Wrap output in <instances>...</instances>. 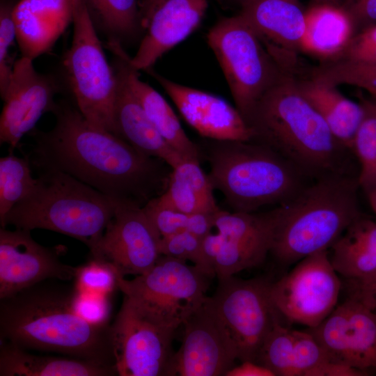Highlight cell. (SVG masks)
Masks as SVG:
<instances>
[{
    "instance_id": "obj_50",
    "label": "cell",
    "mask_w": 376,
    "mask_h": 376,
    "mask_svg": "<svg viewBox=\"0 0 376 376\" xmlns=\"http://www.w3.org/2000/svg\"><path fill=\"white\" fill-rule=\"evenodd\" d=\"M239 2L240 3V4L242 3V2L244 1V0H238Z\"/></svg>"
},
{
    "instance_id": "obj_10",
    "label": "cell",
    "mask_w": 376,
    "mask_h": 376,
    "mask_svg": "<svg viewBox=\"0 0 376 376\" xmlns=\"http://www.w3.org/2000/svg\"><path fill=\"white\" fill-rule=\"evenodd\" d=\"M110 331L118 375H175L176 330L150 318L125 295Z\"/></svg>"
},
{
    "instance_id": "obj_28",
    "label": "cell",
    "mask_w": 376,
    "mask_h": 376,
    "mask_svg": "<svg viewBox=\"0 0 376 376\" xmlns=\"http://www.w3.org/2000/svg\"><path fill=\"white\" fill-rule=\"evenodd\" d=\"M171 170L166 188L155 197L159 203L186 214L219 210L213 195L214 187L200 161L187 159Z\"/></svg>"
},
{
    "instance_id": "obj_15",
    "label": "cell",
    "mask_w": 376,
    "mask_h": 376,
    "mask_svg": "<svg viewBox=\"0 0 376 376\" xmlns=\"http://www.w3.org/2000/svg\"><path fill=\"white\" fill-rule=\"evenodd\" d=\"M161 238L143 207L118 204L91 256L110 263L123 277L141 275L161 256Z\"/></svg>"
},
{
    "instance_id": "obj_49",
    "label": "cell",
    "mask_w": 376,
    "mask_h": 376,
    "mask_svg": "<svg viewBox=\"0 0 376 376\" xmlns=\"http://www.w3.org/2000/svg\"><path fill=\"white\" fill-rule=\"evenodd\" d=\"M373 102L375 104V105L376 106V100H373Z\"/></svg>"
},
{
    "instance_id": "obj_2",
    "label": "cell",
    "mask_w": 376,
    "mask_h": 376,
    "mask_svg": "<svg viewBox=\"0 0 376 376\" xmlns=\"http://www.w3.org/2000/svg\"><path fill=\"white\" fill-rule=\"evenodd\" d=\"M65 282L47 279L0 299L1 340L115 367L111 324L81 316L77 290Z\"/></svg>"
},
{
    "instance_id": "obj_37",
    "label": "cell",
    "mask_w": 376,
    "mask_h": 376,
    "mask_svg": "<svg viewBox=\"0 0 376 376\" xmlns=\"http://www.w3.org/2000/svg\"><path fill=\"white\" fill-rule=\"evenodd\" d=\"M16 2L1 0L0 2V95L8 86L15 61L10 56V47L16 40L13 9Z\"/></svg>"
},
{
    "instance_id": "obj_34",
    "label": "cell",
    "mask_w": 376,
    "mask_h": 376,
    "mask_svg": "<svg viewBox=\"0 0 376 376\" xmlns=\"http://www.w3.org/2000/svg\"><path fill=\"white\" fill-rule=\"evenodd\" d=\"M295 330L276 322L265 338L256 362L269 369L275 376H293Z\"/></svg>"
},
{
    "instance_id": "obj_22",
    "label": "cell",
    "mask_w": 376,
    "mask_h": 376,
    "mask_svg": "<svg viewBox=\"0 0 376 376\" xmlns=\"http://www.w3.org/2000/svg\"><path fill=\"white\" fill-rule=\"evenodd\" d=\"M16 42L32 60L48 52L73 21V0H19L13 9Z\"/></svg>"
},
{
    "instance_id": "obj_31",
    "label": "cell",
    "mask_w": 376,
    "mask_h": 376,
    "mask_svg": "<svg viewBox=\"0 0 376 376\" xmlns=\"http://www.w3.org/2000/svg\"><path fill=\"white\" fill-rule=\"evenodd\" d=\"M31 164L26 155L19 157L9 154L0 158V224L10 210L34 189Z\"/></svg>"
},
{
    "instance_id": "obj_38",
    "label": "cell",
    "mask_w": 376,
    "mask_h": 376,
    "mask_svg": "<svg viewBox=\"0 0 376 376\" xmlns=\"http://www.w3.org/2000/svg\"><path fill=\"white\" fill-rule=\"evenodd\" d=\"M143 208L161 237L189 230L190 214L164 205L155 197L150 199Z\"/></svg>"
},
{
    "instance_id": "obj_20",
    "label": "cell",
    "mask_w": 376,
    "mask_h": 376,
    "mask_svg": "<svg viewBox=\"0 0 376 376\" xmlns=\"http://www.w3.org/2000/svg\"><path fill=\"white\" fill-rule=\"evenodd\" d=\"M106 45L113 54L111 64L117 78L114 119L118 136L141 152L174 168L187 159L161 135L130 88L126 72L128 54L124 47L116 42Z\"/></svg>"
},
{
    "instance_id": "obj_39",
    "label": "cell",
    "mask_w": 376,
    "mask_h": 376,
    "mask_svg": "<svg viewBox=\"0 0 376 376\" xmlns=\"http://www.w3.org/2000/svg\"><path fill=\"white\" fill-rule=\"evenodd\" d=\"M336 60L376 62V24L357 32Z\"/></svg>"
},
{
    "instance_id": "obj_26",
    "label": "cell",
    "mask_w": 376,
    "mask_h": 376,
    "mask_svg": "<svg viewBox=\"0 0 376 376\" xmlns=\"http://www.w3.org/2000/svg\"><path fill=\"white\" fill-rule=\"evenodd\" d=\"M356 33L353 21L341 5L315 3L306 10L301 52L321 62L335 60Z\"/></svg>"
},
{
    "instance_id": "obj_12",
    "label": "cell",
    "mask_w": 376,
    "mask_h": 376,
    "mask_svg": "<svg viewBox=\"0 0 376 376\" xmlns=\"http://www.w3.org/2000/svg\"><path fill=\"white\" fill-rule=\"evenodd\" d=\"M340 288L328 250H324L301 259L288 274L272 282L270 295L280 318L313 328L337 306Z\"/></svg>"
},
{
    "instance_id": "obj_16",
    "label": "cell",
    "mask_w": 376,
    "mask_h": 376,
    "mask_svg": "<svg viewBox=\"0 0 376 376\" xmlns=\"http://www.w3.org/2000/svg\"><path fill=\"white\" fill-rule=\"evenodd\" d=\"M330 361L366 371L376 368V310L348 297L317 327L307 329Z\"/></svg>"
},
{
    "instance_id": "obj_4",
    "label": "cell",
    "mask_w": 376,
    "mask_h": 376,
    "mask_svg": "<svg viewBox=\"0 0 376 376\" xmlns=\"http://www.w3.org/2000/svg\"><path fill=\"white\" fill-rule=\"evenodd\" d=\"M357 180L334 173L306 185L276 208L269 253L283 265L296 264L329 250L347 226L361 215Z\"/></svg>"
},
{
    "instance_id": "obj_25",
    "label": "cell",
    "mask_w": 376,
    "mask_h": 376,
    "mask_svg": "<svg viewBox=\"0 0 376 376\" xmlns=\"http://www.w3.org/2000/svg\"><path fill=\"white\" fill-rule=\"evenodd\" d=\"M113 366L73 357L30 353L1 340L0 376H113Z\"/></svg>"
},
{
    "instance_id": "obj_23",
    "label": "cell",
    "mask_w": 376,
    "mask_h": 376,
    "mask_svg": "<svg viewBox=\"0 0 376 376\" xmlns=\"http://www.w3.org/2000/svg\"><path fill=\"white\" fill-rule=\"evenodd\" d=\"M240 15L265 43L297 56L306 32V10L298 0H244Z\"/></svg>"
},
{
    "instance_id": "obj_14",
    "label": "cell",
    "mask_w": 376,
    "mask_h": 376,
    "mask_svg": "<svg viewBox=\"0 0 376 376\" xmlns=\"http://www.w3.org/2000/svg\"><path fill=\"white\" fill-rule=\"evenodd\" d=\"M174 373L180 376H222L235 365L238 352L211 297L184 322Z\"/></svg>"
},
{
    "instance_id": "obj_43",
    "label": "cell",
    "mask_w": 376,
    "mask_h": 376,
    "mask_svg": "<svg viewBox=\"0 0 376 376\" xmlns=\"http://www.w3.org/2000/svg\"><path fill=\"white\" fill-rule=\"evenodd\" d=\"M367 375L368 372L329 361L313 370L309 376H363Z\"/></svg>"
},
{
    "instance_id": "obj_35",
    "label": "cell",
    "mask_w": 376,
    "mask_h": 376,
    "mask_svg": "<svg viewBox=\"0 0 376 376\" xmlns=\"http://www.w3.org/2000/svg\"><path fill=\"white\" fill-rule=\"evenodd\" d=\"M120 276L112 264L91 256L86 263L77 267L75 286L81 292L109 297L119 290Z\"/></svg>"
},
{
    "instance_id": "obj_46",
    "label": "cell",
    "mask_w": 376,
    "mask_h": 376,
    "mask_svg": "<svg viewBox=\"0 0 376 376\" xmlns=\"http://www.w3.org/2000/svg\"><path fill=\"white\" fill-rule=\"evenodd\" d=\"M320 3H329L336 5H340V0H320Z\"/></svg>"
},
{
    "instance_id": "obj_33",
    "label": "cell",
    "mask_w": 376,
    "mask_h": 376,
    "mask_svg": "<svg viewBox=\"0 0 376 376\" xmlns=\"http://www.w3.org/2000/svg\"><path fill=\"white\" fill-rule=\"evenodd\" d=\"M366 114L354 136L352 150L355 152L360 171L359 186L366 192L376 187V106L363 100Z\"/></svg>"
},
{
    "instance_id": "obj_44",
    "label": "cell",
    "mask_w": 376,
    "mask_h": 376,
    "mask_svg": "<svg viewBox=\"0 0 376 376\" xmlns=\"http://www.w3.org/2000/svg\"><path fill=\"white\" fill-rule=\"evenodd\" d=\"M226 376H275L267 368L253 361H243L228 371Z\"/></svg>"
},
{
    "instance_id": "obj_9",
    "label": "cell",
    "mask_w": 376,
    "mask_h": 376,
    "mask_svg": "<svg viewBox=\"0 0 376 376\" xmlns=\"http://www.w3.org/2000/svg\"><path fill=\"white\" fill-rule=\"evenodd\" d=\"M210 279L195 265L161 255L144 274L120 276L118 288L150 318L177 330L207 298Z\"/></svg>"
},
{
    "instance_id": "obj_24",
    "label": "cell",
    "mask_w": 376,
    "mask_h": 376,
    "mask_svg": "<svg viewBox=\"0 0 376 376\" xmlns=\"http://www.w3.org/2000/svg\"><path fill=\"white\" fill-rule=\"evenodd\" d=\"M303 96L319 113L334 136L351 149L357 131L366 114L362 103L347 98L336 87L319 82L302 70L294 73Z\"/></svg>"
},
{
    "instance_id": "obj_29",
    "label": "cell",
    "mask_w": 376,
    "mask_h": 376,
    "mask_svg": "<svg viewBox=\"0 0 376 376\" xmlns=\"http://www.w3.org/2000/svg\"><path fill=\"white\" fill-rule=\"evenodd\" d=\"M127 60V78L146 115L164 139L184 158L200 161L198 147L189 138L176 114L155 88L140 79L139 70Z\"/></svg>"
},
{
    "instance_id": "obj_11",
    "label": "cell",
    "mask_w": 376,
    "mask_h": 376,
    "mask_svg": "<svg viewBox=\"0 0 376 376\" xmlns=\"http://www.w3.org/2000/svg\"><path fill=\"white\" fill-rule=\"evenodd\" d=\"M212 299L234 342L238 360L256 362L259 350L274 324L281 321L271 299L272 282L263 278L234 276L218 279Z\"/></svg>"
},
{
    "instance_id": "obj_3",
    "label": "cell",
    "mask_w": 376,
    "mask_h": 376,
    "mask_svg": "<svg viewBox=\"0 0 376 376\" xmlns=\"http://www.w3.org/2000/svg\"><path fill=\"white\" fill-rule=\"evenodd\" d=\"M251 141L285 157L306 177L343 171L347 149L299 91L293 72L284 70L256 103L246 120Z\"/></svg>"
},
{
    "instance_id": "obj_7",
    "label": "cell",
    "mask_w": 376,
    "mask_h": 376,
    "mask_svg": "<svg viewBox=\"0 0 376 376\" xmlns=\"http://www.w3.org/2000/svg\"><path fill=\"white\" fill-rule=\"evenodd\" d=\"M73 32L61 61L63 87L94 125L118 135L114 119L117 78L85 0H73Z\"/></svg>"
},
{
    "instance_id": "obj_48",
    "label": "cell",
    "mask_w": 376,
    "mask_h": 376,
    "mask_svg": "<svg viewBox=\"0 0 376 376\" xmlns=\"http://www.w3.org/2000/svg\"><path fill=\"white\" fill-rule=\"evenodd\" d=\"M315 3H320V0H313Z\"/></svg>"
},
{
    "instance_id": "obj_45",
    "label": "cell",
    "mask_w": 376,
    "mask_h": 376,
    "mask_svg": "<svg viewBox=\"0 0 376 376\" xmlns=\"http://www.w3.org/2000/svg\"><path fill=\"white\" fill-rule=\"evenodd\" d=\"M367 197L374 212L376 214V187L366 192Z\"/></svg>"
},
{
    "instance_id": "obj_36",
    "label": "cell",
    "mask_w": 376,
    "mask_h": 376,
    "mask_svg": "<svg viewBox=\"0 0 376 376\" xmlns=\"http://www.w3.org/2000/svg\"><path fill=\"white\" fill-rule=\"evenodd\" d=\"M202 239L185 230L163 237L160 241L161 255L185 262L190 261L210 279L214 278L203 258Z\"/></svg>"
},
{
    "instance_id": "obj_6",
    "label": "cell",
    "mask_w": 376,
    "mask_h": 376,
    "mask_svg": "<svg viewBox=\"0 0 376 376\" xmlns=\"http://www.w3.org/2000/svg\"><path fill=\"white\" fill-rule=\"evenodd\" d=\"M38 171L34 189L10 210L1 227L54 231L78 240L91 251L118 204L66 173Z\"/></svg>"
},
{
    "instance_id": "obj_1",
    "label": "cell",
    "mask_w": 376,
    "mask_h": 376,
    "mask_svg": "<svg viewBox=\"0 0 376 376\" xmlns=\"http://www.w3.org/2000/svg\"><path fill=\"white\" fill-rule=\"evenodd\" d=\"M52 113L51 130L29 133L34 145L27 156L38 171L66 173L117 204L143 207L164 192L169 178L164 162L94 125L66 100L57 101Z\"/></svg>"
},
{
    "instance_id": "obj_41",
    "label": "cell",
    "mask_w": 376,
    "mask_h": 376,
    "mask_svg": "<svg viewBox=\"0 0 376 376\" xmlns=\"http://www.w3.org/2000/svg\"><path fill=\"white\" fill-rule=\"evenodd\" d=\"M345 8L353 21L356 33L376 24V0H354Z\"/></svg>"
},
{
    "instance_id": "obj_17",
    "label": "cell",
    "mask_w": 376,
    "mask_h": 376,
    "mask_svg": "<svg viewBox=\"0 0 376 376\" xmlns=\"http://www.w3.org/2000/svg\"><path fill=\"white\" fill-rule=\"evenodd\" d=\"M31 231L0 228V299L47 279H74L77 267L63 263L59 247H47Z\"/></svg>"
},
{
    "instance_id": "obj_18",
    "label": "cell",
    "mask_w": 376,
    "mask_h": 376,
    "mask_svg": "<svg viewBox=\"0 0 376 376\" xmlns=\"http://www.w3.org/2000/svg\"><path fill=\"white\" fill-rule=\"evenodd\" d=\"M207 6V0H146L141 12L143 36L131 65L139 71L152 68L199 26Z\"/></svg>"
},
{
    "instance_id": "obj_5",
    "label": "cell",
    "mask_w": 376,
    "mask_h": 376,
    "mask_svg": "<svg viewBox=\"0 0 376 376\" xmlns=\"http://www.w3.org/2000/svg\"><path fill=\"white\" fill-rule=\"evenodd\" d=\"M207 150L214 187L235 212L286 203L306 185L297 167L269 147L255 141L212 140Z\"/></svg>"
},
{
    "instance_id": "obj_30",
    "label": "cell",
    "mask_w": 376,
    "mask_h": 376,
    "mask_svg": "<svg viewBox=\"0 0 376 376\" xmlns=\"http://www.w3.org/2000/svg\"><path fill=\"white\" fill-rule=\"evenodd\" d=\"M97 32L123 46L143 29L137 0H85Z\"/></svg>"
},
{
    "instance_id": "obj_19",
    "label": "cell",
    "mask_w": 376,
    "mask_h": 376,
    "mask_svg": "<svg viewBox=\"0 0 376 376\" xmlns=\"http://www.w3.org/2000/svg\"><path fill=\"white\" fill-rule=\"evenodd\" d=\"M146 72L162 86L185 120L202 136L215 141L253 139V131L243 116L224 98L173 81L152 68Z\"/></svg>"
},
{
    "instance_id": "obj_21",
    "label": "cell",
    "mask_w": 376,
    "mask_h": 376,
    "mask_svg": "<svg viewBox=\"0 0 376 376\" xmlns=\"http://www.w3.org/2000/svg\"><path fill=\"white\" fill-rule=\"evenodd\" d=\"M276 209L262 213L220 209L214 214V228L224 237L221 253L234 268L244 270L261 265L269 253Z\"/></svg>"
},
{
    "instance_id": "obj_8",
    "label": "cell",
    "mask_w": 376,
    "mask_h": 376,
    "mask_svg": "<svg viewBox=\"0 0 376 376\" xmlns=\"http://www.w3.org/2000/svg\"><path fill=\"white\" fill-rule=\"evenodd\" d=\"M207 40L222 69L235 107L246 120L283 69L240 14L219 20L209 30Z\"/></svg>"
},
{
    "instance_id": "obj_13",
    "label": "cell",
    "mask_w": 376,
    "mask_h": 376,
    "mask_svg": "<svg viewBox=\"0 0 376 376\" xmlns=\"http://www.w3.org/2000/svg\"><path fill=\"white\" fill-rule=\"evenodd\" d=\"M33 60L22 56L15 61L5 93L0 116V143L13 151L22 138L29 134L40 118L52 113L56 95L63 89L58 75L38 72Z\"/></svg>"
},
{
    "instance_id": "obj_27",
    "label": "cell",
    "mask_w": 376,
    "mask_h": 376,
    "mask_svg": "<svg viewBox=\"0 0 376 376\" xmlns=\"http://www.w3.org/2000/svg\"><path fill=\"white\" fill-rule=\"evenodd\" d=\"M330 249L329 259L334 269L347 280H360L375 274L376 222L361 215Z\"/></svg>"
},
{
    "instance_id": "obj_32",
    "label": "cell",
    "mask_w": 376,
    "mask_h": 376,
    "mask_svg": "<svg viewBox=\"0 0 376 376\" xmlns=\"http://www.w3.org/2000/svg\"><path fill=\"white\" fill-rule=\"evenodd\" d=\"M308 74L319 82L335 87L350 85L360 88L376 98V62H321L308 69Z\"/></svg>"
},
{
    "instance_id": "obj_47",
    "label": "cell",
    "mask_w": 376,
    "mask_h": 376,
    "mask_svg": "<svg viewBox=\"0 0 376 376\" xmlns=\"http://www.w3.org/2000/svg\"><path fill=\"white\" fill-rule=\"evenodd\" d=\"M354 1V0H343V2L341 3V6L345 8V7L347 6L349 4H350Z\"/></svg>"
},
{
    "instance_id": "obj_42",
    "label": "cell",
    "mask_w": 376,
    "mask_h": 376,
    "mask_svg": "<svg viewBox=\"0 0 376 376\" xmlns=\"http://www.w3.org/2000/svg\"><path fill=\"white\" fill-rule=\"evenodd\" d=\"M350 297H354L368 307L376 310V272L360 280H348Z\"/></svg>"
},
{
    "instance_id": "obj_40",
    "label": "cell",
    "mask_w": 376,
    "mask_h": 376,
    "mask_svg": "<svg viewBox=\"0 0 376 376\" xmlns=\"http://www.w3.org/2000/svg\"><path fill=\"white\" fill-rule=\"evenodd\" d=\"M75 305L78 313L86 320L97 324H108L111 308L109 297L77 290Z\"/></svg>"
}]
</instances>
